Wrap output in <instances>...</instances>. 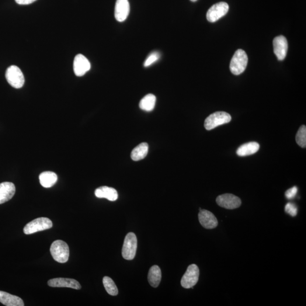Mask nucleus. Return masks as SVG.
I'll return each mask as SVG.
<instances>
[{
    "mask_svg": "<svg viewBox=\"0 0 306 306\" xmlns=\"http://www.w3.org/2000/svg\"><path fill=\"white\" fill-rule=\"evenodd\" d=\"M274 53L278 60H284L287 57L288 44L287 38L283 36L277 37L273 40Z\"/></svg>",
    "mask_w": 306,
    "mask_h": 306,
    "instance_id": "nucleus-11",
    "label": "nucleus"
},
{
    "mask_svg": "<svg viewBox=\"0 0 306 306\" xmlns=\"http://www.w3.org/2000/svg\"><path fill=\"white\" fill-rule=\"evenodd\" d=\"M191 1L192 2H196L197 0H191Z\"/></svg>",
    "mask_w": 306,
    "mask_h": 306,
    "instance_id": "nucleus-29",
    "label": "nucleus"
},
{
    "mask_svg": "<svg viewBox=\"0 0 306 306\" xmlns=\"http://www.w3.org/2000/svg\"><path fill=\"white\" fill-rule=\"evenodd\" d=\"M298 192V189L297 187H293L291 188V189H288L286 192H285V196L288 200H291L294 199V198L296 196V194Z\"/></svg>",
    "mask_w": 306,
    "mask_h": 306,
    "instance_id": "nucleus-27",
    "label": "nucleus"
},
{
    "mask_svg": "<svg viewBox=\"0 0 306 306\" xmlns=\"http://www.w3.org/2000/svg\"><path fill=\"white\" fill-rule=\"evenodd\" d=\"M103 284L108 294L113 296H116L118 294V288L116 285L110 277H104Z\"/></svg>",
    "mask_w": 306,
    "mask_h": 306,
    "instance_id": "nucleus-23",
    "label": "nucleus"
},
{
    "mask_svg": "<svg viewBox=\"0 0 306 306\" xmlns=\"http://www.w3.org/2000/svg\"><path fill=\"white\" fill-rule=\"evenodd\" d=\"M0 302L6 306H23L25 305L21 298L2 291H0Z\"/></svg>",
    "mask_w": 306,
    "mask_h": 306,
    "instance_id": "nucleus-16",
    "label": "nucleus"
},
{
    "mask_svg": "<svg viewBox=\"0 0 306 306\" xmlns=\"http://www.w3.org/2000/svg\"><path fill=\"white\" fill-rule=\"evenodd\" d=\"M40 183L44 188H50L54 186L57 181V176L54 172H46L39 175Z\"/></svg>",
    "mask_w": 306,
    "mask_h": 306,
    "instance_id": "nucleus-21",
    "label": "nucleus"
},
{
    "mask_svg": "<svg viewBox=\"0 0 306 306\" xmlns=\"http://www.w3.org/2000/svg\"><path fill=\"white\" fill-rule=\"evenodd\" d=\"M248 64V57L246 52L239 49L235 52L231 59L230 69L233 75H239L245 71Z\"/></svg>",
    "mask_w": 306,
    "mask_h": 306,
    "instance_id": "nucleus-2",
    "label": "nucleus"
},
{
    "mask_svg": "<svg viewBox=\"0 0 306 306\" xmlns=\"http://www.w3.org/2000/svg\"><path fill=\"white\" fill-rule=\"evenodd\" d=\"M199 220L202 227L207 229H213L218 225V220L211 212L200 208Z\"/></svg>",
    "mask_w": 306,
    "mask_h": 306,
    "instance_id": "nucleus-12",
    "label": "nucleus"
},
{
    "mask_svg": "<svg viewBox=\"0 0 306 306\" xmlns=\"http://www.w3.org/2000/svg\"><path fill=\"white\" fill-rule=\"evenodd\" d=\"M148 151V144L146 142H143L134 149L131 153V158L134 161H140L147 156Z\"/></svg>",
    "mask_w": 306,
    "mask_h": 306,
    "instance_id": "nucleus-20",
    "label": "nucleus"
},
{
    "mask_svg": "<svg viewBox=\"0 0 306 306\" xmlns=\"http://www.w3.org/2000/svg\"><path fill=\"white\" fill-rule=\"evenodd\" d=\"M297 143L301 148H305L306 147V127L302 126L297 132L296 137Z\"/></svg>",
    "mask_w": 306,
    "mask_h": 306,
    "instance_id": "nucleus-24",
    "label": "nucleus"
},
{
    "mask_svg": "<svg viewBox=\"0 0 306 306\" xmlns=\"http://www.w3.org/2000/svg\"><path fill=\"white\" fill-rule=\"evenodd\" d=\"M216 202L219 206L227 210H234L241 206L242 204L241 200L238 197L230 193L218 196Z\"/></svg>",
    "mask_w": 306,
    "mask_h": 306,
    "instance_id": "nucleus-9",
    "label": "nucleus"
},
{
    "mask_svg": "<svg viewBox=\"0 0 306 306\" xmlns=\"http://www.w3.org/2000/svg\"><path fill=\"white\" fill-rule=\"evenodd\" d=\"M160 55L157 52H153L149 55V57L146 59L144 63L145 67H150L151 65L154 64L156 61L159 60Z\"/></svg>",
    "mask_w": 306,
    "mask_h": 306,
    "instance_id": "nucleus-25",
    "label": "nucleus"
},
{
    "mask_svg": "<svg viewBox=\"0 0 306 306\" xmlns=\"http://www.w3.org/2000/svg\"><path fill=\"white\" fill-rule=\"evenodd\" d=\"M162 278L161 270L157 266L151 268L149 271L148 279L149 284L153 287H157L161 283Z\"/></svg>",
    "mask_w": 306,
    "mask_h": 306,
    "instance_id": "nucleus-19",
    "label": "nucleus"
},
{
    "mask_svg": "<svg viewBox=\"0 0 306 306\" xmlns=\"http://www.w3.org/2000/svg\"><path fill=\"white\" fill-rule=\"evenodd\" d=\"M16 187L11 182H3L0 184V204L7 202L15 195Z\"/></svg>",
    "mask_w": 306,
    "mask_h": 306,
    "instance_id": "nucleus-15",
    "label": "nucleus"
},
{
    "mask_svg": "<svg viewBox=\"0 0 306 306\" xmlns=\"http://www.w3.org/2000/svg\"><path fill=\"white\" fill-rule=\"evenodd\" d=\"M48 285L53 287H69L74 289H81V286L77 281L65 278H57L48 281Z\"/></svg>",
    "mask_w": 306,
    "mask_h": 306,
    "instance_id": "nucleus-14",
    "label": "nucleus"
},
{
    "mask_svg": "<svg viewBox=\"0 0 306 306\" xmlns=\"http://www.w3.org/2000/svg\"><path fill=\"white\" fill-rule=\"evenodd\" d=\"M5 76L7 81L14 88H21L25 83L23 73L17 66L12 65L7 69Z\"/></svg>",
    "mask_w": 306,
    "mask_h": 306,
    "instance_id": "nucleus-5",
    "label": "nucleus"
},
{
    "mask_svg": "<svg viewBox=\"0 0 306 306\" xmlns=\"http://www.w3.org/2000/svg\"><path fill=\"white\" fill-rule=\"evenodd\" d=\"M53 224L49 218L46 217L38 218L28 223L23 229V232L26 235L34 234L38 231L46 230L52 228Z\"/></svg>",
    "mask_w": 306,
    "mask_h": 306,
    "instance_id": "nucleus-4",
    "label": "nucleus"
},
{
    "mask_svg": "<svg viewBox=\"0 0 306 306\" xmlns=\"http://www.w3.org/2000/svg\"><path fill=\"white\" fill-rule=\"evenodd\" d=\"M15 1L19 5H29L37 0H15Z\"/></svg>",
    "mask_w": 306,
    "mask_h": 306,
    "instance_id": "nucleus-28",
    "label": "nucleus"
},
{
    "mask_svg": "<svg viewBox=\"0 0 306 306\" xmlns=\"http://www.w3.org/2000/svg\"><path fill=\"white\" fill-rule=\"evenodd\" d=\"M91 68V64L85 56L78 54L76 56L74 61V70L78 76H84Z\"/></svg>",
    "mask_w": 306,
    "mask_h": 306,
    "instance_id": "nucleus-10",
    "label": "nucleus"
},
{
    "mask_svg": "<svg viewBox=\"0 0 306 306\" xmlns=\"http://www.w3.org/2000/svg\"><path fill=\"white\" fill-rule=\"evenodd\" d=\"M137 248V239L134 232H130L125 238L122 249L124 259L132 260L134 258Z\"/></svg>",
    "mask_w": 306,
    "mask_h": 306,
    "instance_id": "nucleus-6",
    "label": "nucleus"
},
{
    "mask_svg": "<svg viewBox=\"0 0 306 306\" xmlns=\"http://www.w3.org/2000/svg\"><path fill=\"white\" fill-rule=\"evenodd\" d=\"M155 102V96L152 94H149L141 100L139 106L141 110L150 112V111L154 110Z\"/></svg>",
    "mask_w": 306,
    "mask_h": 306,
    "instance_id": "nucleus-22",
    "label": "nucleus"
},
{
    "mask_svg": "<svg viewBox=\"0 0 306 306\" xmlns=\"http://www.w3.org/2000/svg\"><path fill=\"white\" fill-rule=\"evenodd\" d=\"M260 145L257 142H250L241 146L236 151V154L241 156L255 154L259 150Z\"/></svg>",
    "mask_w": 306,
    "mask_h": 306,
    "instance_id": "nucleus-18",
    "label": "nucleus"
},
{
    "mask_svg": "<svg viewBox=\"0 0 306 306\" xmlns=\"http://www.w3.org/2000/svg\"><path fill=\"white\" fill-rule=\"evenodd\" d=\"M130 5L128 0H117L115 8V17L118 22H123L130 14Z\"/></svg>",
    "mask_w": 306,
    "mask_h": 306,
    "instance_id": "nucleus-13",
    "label": "nucleus"
},
{
    "mask_svg": "<svg viewBox=\"0 0 306 306\" xmlns=\"http://www.w3.org/2000/svg\"><path fill=\"white\" fill-rule=\"evenodd\" d=\"M285 210L292 217L296 216L298 213V208L294 204L287 203L285 206Z\"/></svg>",
    "mask_w": 306,
    "mask_h": 306,
    "instance_id": "nucleus-26",
    "label": "nucleus"
},
{
    "mask_svg": "<svg viewBox=\"0 0 306 306\" xmlns=\"http://www.w3.org/2000/svg\"><path fill=\"white\" fill-rule=\"evenodd\" d=\"M96 197L102 199L105 198L111 201H116L118 199L117 191L113 188L102 186L97 189L95 191Z\"/></svg>",
    "mask_w": 306,
    "mask_h": 306,
    "instance_id": "nucleus-17",
    "label": "nucleus"
},
{
    "mask_svg": "<svg viewBox=\"0 0 306 306\" xmlns=\"http://www.w3.org/2000/svg\"><path fill=\"white\" fill-rule=\"evenodd\" d=\"M199 268L196 264H192L188 267L186 272L181 280V285L184 288H193L199 281Z\"/></svg>",
    "mask_w": 306,
    "mask_h": 306,
    "instance_id": "nucleus-7",
    "label": "nucleus"
},
{
    "mask_svg": "<svg viewBox=\"0 0 306 306\" xmlns=\"http://www.w3.org/2000/svg\"><path fill=\"white\" fill-rule=\"evenodd\" d=\"M229 9V5L227 2H220L213 5L208 10L207 19L209 22H215L225 16Z\"/></svg>",
    "mask_w": 306,
    "mask_h": 306,
    "instance_id": "nucleus-8",
    "label": "nucleus"
},
{
    "mask_svg": "<svg viewBox=\"0 0 306 306\" xmlns=\"http://www.w3.org/2000/svg\"><path fill=\"white\" fill-rule=\"evenodd\" d=\"M51 255L57 262L65 263L68 262L69 257V248L65 242L57 240L52 243L50 248Z\"/></svg>",
    "mask_w": 306,
    "mask_h": 306,
    "instance_id": "nucleus-1",
    "label": "nucleus"
},
{
    "mask_svg": "<svg viewBox=\"0 0 306 306\" xmlns=\"http://www.w3.org/2000/svg\"><path fill=\"white\" fill-rule=\"evenodd\" d=\"M231 120L230 115L223 111L215 112L209 116L205 120L204 126L208 131L225 124H227Z\"/></svg>",
    "mask_w": 306,
    "mask_h": 306,
    "instance_id": "nucleus-3",
    "label": "nucleus"
}]
</instances>
